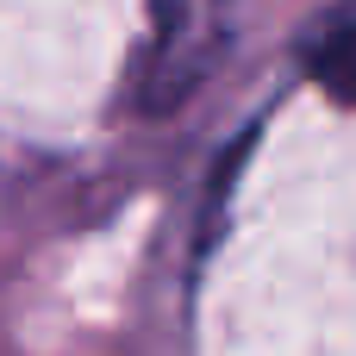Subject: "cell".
<instances>
[{"label":"cell","mask_w":356,"mask_h":356,"mask_svg":"<svg viewBox=\"0 0 356 356\" xmlns=\"http://www.w3.org/2000/svg\"><path fill=\"white\" fill-rule=\"evenodd\" d=\"M307 69H313V81H319L338 106H356V19L338 25V31H325V38L307 50Z\"/></svg>","instance_id":"6da1fadb"}]
</instances>
